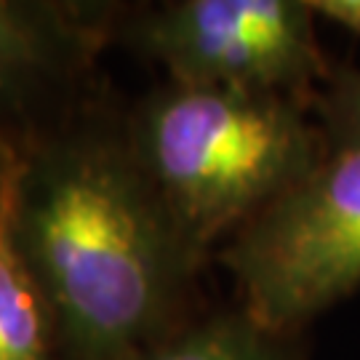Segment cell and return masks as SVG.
<instances>
[{"label": "cell", "mask_w": 360, "mask_h": 360, "mask_svg": "<svg viewBox=\"0 0 360 360\" xmlns=\"http://www.w3.org/2000/svg\"><path fill=\"white\" fill-rule=\"evenodd\" d=\"M126 136L158 203L200 259L328 153L302 99L171 80L139 104Z\"/></svg>", "instance_id": "obj_2"}, {"label": "cell", "mask_w": 360, "mask_h": 360, "mask_svg": "<svg viewBox=\"0 0 360 360\" xmlns=\"http://www.w3.org/2000/svg\"><path fill=\"white\" fill-rule=\"evenodd\" d=\"M309 0H176L131 22L134 49L171 83L307 102L331 75Z\"/></svg>", "instance_id": "obj_4"}, {"label": "cell", "mask_w": 360, "mask_h": 360, "mask_svg": "<svg viewBox=\"0 0 360 360\" xmlns=\"http://www.w3.org/2000/svg\"><path fill=\"white\" fill-rule=\"evenodd\" d=\"M56 334L32 278L8 235V208L0 219V360H51Z\"/></svg>", "instance_id": "obj_7"}, {"label": "cell", "mask_w": 360, "mask_h": 360, "mask_svg": "<svg viewBox=\"0 0 360 360\" xmlns=\"http://www.w3.org/2000/svg\"><path fill=\"white\" fill-rule=\"evenodd\" d=\"M221 262L240 309L275 334L360 288V150H328L302 181L230 238Z\"/></svg>", "instance_id": "obj_3"}, {"label": "cell", "mask_w": 360, "mask_h": 360, "mask_svg": "<svg viewBox=\"0 0 360 360\" xmlns=\"http://www.w3.org/2000/svg\"><path fill=\"white\" fill-rule=\"evenodd\" d=\"M19 155L22 153L0 144V219L6 217V208L11 200V184L16 176V166H19Z\"/></svg>", "instance_id": "obj_10"}, {"label": "cell", "mask_w": 360, "mask_h": 360, "mask_svg": "<svg viewBox=\"0 0 360 360\" xmlns=\"http://www.w3.org/2000/svg\"><path fill=\"white\" fill-rule=\"evenodd\" d=\"M294 336L275 334L245 309L174 328L134 360H296Z\"/></svg>", "instance_id": "obj_6"}, {"label": "cell", "mask_w": 360, "mask_h": 360, "mask_svg": "<svg viewBox=\"0 0 360 360\" xmlns=\"http://www.w3.org/2000/svg\"><path fill=\"white\" fill-rule=\"evenodd\" d=\"M315 96L328 150H360V70L331 72Z\"/></svg>", "instance_id": "obj_8"}, {"label": "cell", "mask_w": 360, "mask_h": 360, "mask_svg": "<svg viewBox=\"0 0 360 360\" xmlns=\"http://www.w3.org/2000/svg\"><path fill=\"white\" fill-rule=\"evenodd\" d=\"M96 16L77 3L0 0V144L22 153L19 134L86 72L102 43Z\"/></svg>", "instance_id": "obj_5"}, {"label": "cell", "mask_w": 360, "mask_h": 360, "mask_svg": "<svg viewBox=\"0 0 360 360\" xmlns=\"http://www.w3.org/2000/svg\"><path fill=\"white\" fill-rule=\"evenodd\" d=\"M309 8L318 19H328L331 25L360 35V0H309Z\"/></svg>", "instance_id": "obj_9"}, {"label": "cell", "mask_w": 360, "mask_h": 360, "mask_svg": "<svg viewBox=\"0 0 360 360\" xmlns=\"http://www.w3.org/2000/svg\"><path fill=\"white\" fill-rule=\"evenodd\" d=\"M8 235L70 360H134L168 336L200 264L136 166L126 131L102 126L22 150Z\"/></svg>", "instance_id": "obj_1"}]
</instances>
